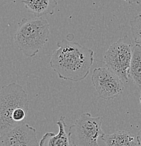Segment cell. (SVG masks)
<instances>
[{
	"instance_id": "12",
	"label": "cell",
	"mask_w": 141,
	"mask_h": 146,
	"mask_svg": "<svg viewBox=\"0 0 141 146\" xmlns=\"http://www.w3.org/2000/svg\"><path fill=\"white\" fill-rule=\"evenodd\" d=\"M131 33L136 44H141V11L130 21Z\"/></svg>"
},
{
	"instance_id": "2",
	"label": "cell",
	"mask_w": 141,
	"mask_h": 146,
	"mask_svg": "<svg viewBox=\"0 0 141 146\" xmlns=\"http://www.w3.org/2000/svg\"><path fill=\"white\" fill-rule=\"evenodd\" d=\"M29 111L28 95L23 86L10 83L0 91V135L23 123Z\"/></svg>"
},
{
	"instance_id": "1",
	"label": "cell",
	"mask_w": 141,
	"mask_h": 146,
	"mask_svg": "<svg viewBox=\"0 0 141 146\" xmlns=\"http://www.w3.org/2000/svg\"><path fill=\"white\" fill-rule=\"evenodd\" d=\"M50 60L59 78L80 82L89 74L94 62V51L77 42L62 39L57 43Z\"/></svg>"
},
{
	"instance_id": "13",
	"label": "cell",
	"mask_w": 141,
	"mask_h": 146,
	"mask_svg": "<svg viewBox=\"0 0 141 146\" xmlns=\"http://www.w3.org/2000/svg\"><path fill=\"white\" fill-rule=\"evenodd\" d=\"M125 1L128 2L129 4H133L135 3L136 4H140L141 0H124Z\"/></svg>"
},
{
	"instance_id": "7",
	"label": "cell",
	"mask_w": 141,
	"mask_h": 146,
	"mask_svg": "<svg viewBox=\"0 0 141 146\" xmlns=\"http://www.w3.org/2000/svg\"><path fill=\"white\" fill-rule=\"evenodd\" d=\"M1 146H39L37 130L23 122L1 135Z\"/></svg>"
},
{
	"instance_id": "14",
	"label": "cell",
	"mask_w": 141,
	"mask_h": 146,
	"mask_svg": "<svg viewBox=\"0 0 141 146\" xmlns=\"http://www.w3.org/2000/svg\"><path fill=\"white\" fill-rule=\"evenodd\" d=\"M137 139H138V145L141 146V128H140V130L139 131V132L138 133Z\"/></svg>"
},
{
	"instance_id": "8",
	"label": "cell",
	"mask_w": 141,
	"mask_h": 146,
	"mask_svg": "<svg viewBox=\"0 0 141 146\" xmlns=\"http://www.w3.org/2000/svg\"><path fill=\"white\" fill-rule=\"evenodd\" d=\"M65 117L61 116L56 124L59 128L57 134L47 132L39 142V146H76L69 133H67Z\"/></svg>"
},
{
	"instance_id": "10",
	"label": "cell",
	"mask_w": 141,
	"mask_h": 146,
	"mask_svg": "<svg viewBox=\"0 0 141 146\" xmlns=\"http://www.w3.org/2000/svg\"><path fill=\"white\" fill-rule=\"evenodd\" d=\"M101 139L106 146H137V136L126 131H118L111 134L103 133Z\"/></svg>"
},
{
	"instance_id": "9",
	"label": "cell",
	"mask_w": 141,
	"mask_h": 146,
	"mask_svg": "<svg viewBox=\"0 0 141 146\" xmlns=\"http://www.w3.org/2000/svg\"><path fill=\"white\" fill-rule=\"evenodd\" d=\"M22 3L36 17L53 15L58 5L56 0H22Z\"/></svg>"
},
{
	"instance_id": "3",
	"label": "cell",
	"mask_w": 141,
	"mask_h": 146,
	"mask_svg": "<svg viewBox=\"0 0 141 146\" xmlns=\"http://www.w3.org/2000/svg\"><path fill=\"white\" fill-rule=\"evenodd\" d=\"M50 25L43 17L23 18L15 34V43L26 57H34L48 42Z\"/></svg>"
},
{
	"instance_id": "4",
	"label": "cell",
	"mask_w": 141,
	"mask_h": 146,
	"mask_svg": "<svg viewBox=\"0 0 141 146\" xmlns=\"http://www.w3.org/2000/svg\"><path fill=\"white\" fill-rule=\"evenodd\" d=\"M133 47L131 39L125 35L110 45L104 56L107 68L119 76L124 83H127L129 78Z\"/></svg>"
},
{
	"instance_id": "5",
	"label": "cell",
	"mask_w": 141,
	"mask_h": 146,
	"mask_svg": "<svg viewBox=\"0 0 141 146\" xmlns=\"http://www.w3.org/2000/svg\"><path fill=\"white\" fill-rule=\"evenodd\" d=\"M103 118L93 117L89 112L80 115L70 126L69 133L76 146H98V141L103 134Z\"/></svg>"
},
{
	"instance_id": "15",
	"label": "cell",
	"mask_w": 141,
	"mask_h": 146,
	"mask_svg": "<svg viewBox=\"0 0 141 146\" xmlns=\"http://www.w3.org/2000/svg\"><path fill=\"white\" fill-rule=\"evenodd\" d=\"M140 103L141 105V92H140Z\"/></svg>"
},
{
	"instance_id": "6",
	"label": "cell",
	"mask_w": 141,
	"mask_h": 146,
	"mask_svg": "<svg viewBox=\"0 0 141 146\" xmlns=\"http://www.w3.org/2000/svg\"><path fill=\"white\" fill-rule=\"evenodd\" d=\"M91 81L100 98L111 100L122 94L124 82L108 68H96L93 70Z\"/></svg>"
},
{
	"instance_id": "11",
	"label": "cell",
	"mask_w": 141,
	"mask_h": 146,
	"mask_svg": "<svg viewBox=\"0 0 141 146\" xmlns=\"http://www.w3.org/2000/svg\"><path fill=\"white\" fill-rule=\"evenodd\" d=\"M129 77L138 86L141 88V45L140 44H136L133 47Z\"/></svg>"
}]
</instances>
